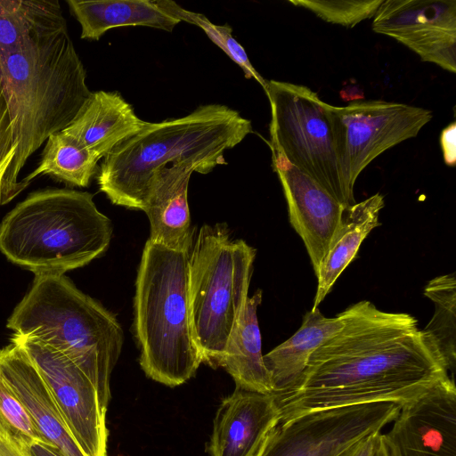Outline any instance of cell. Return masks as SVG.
I'll list each match as a JSON object with an SVG mask.
<instances>
[{
	"mask_svg": "<svg viewBox=\"0 0 456 456\" xmlns=\"http://www.w3.org/2000/svg\"><path fill=\"white\" fill-rule=\"evenodd\" d=\"M0 456H33L31 445L0 415Z\"/></svg>",
	"mask_w": 456,
	"mask_h": 456,
	"instance_id": "f546056e",
	"label": "cell"
},
{
	"mask_svg": "<svg viewBox=\"0 0 456 456\" xmlns=\"http://www.w3.org/2000/svg\"><path fill=\"white\" fill-rule=\"evenodd\" d=\"M31 452L33 456H61L55 451L38 444L31 446Z\"/></svg>",
	"mask_w": 456,
	"mask_h": 456,
	"instance_id": "e575fe53",
	"label": "cell"
},
{
	"mask_svg": "<svg viewBox=\"0 0 456 456\" xmlns=\"http://www.w3.org/2000/svg\"><path fill=\"white\" fill-rule=\"evenodd\" d=\"M39 370L73 436L88 456H109L106 411L88 377L66 355L37 339L13 334Z\"/></svg>",
	"mask_w": 456,
	"mask_h": 456,
	"instance_id": "30bf717a",
	"label": "cell"
},
{
	"mask_svg": "<svg viewBox=\"0 0 456 456\" xmlns=\"http://www.w3.org/2000/svg\"><path fill=\"white\" fill-rule=\"evenodd\" d=\"M401 404L380 402L299 415L280 422L256 456H337L359 440L393 422Z\"/></svg>",
	"mask_w": 456,
	"mask_h": 456,
	"instance_id": "9c48e42d",
	"label": "cell"
},
{
	"mask_svg": "<svg viewBox=\"0 0 456 456\" xmlns=\"http://www.w3.org/2000/svg\"><path fill=\"white\" fill-rule=\"evenodd\" d=\"M194 168L187 164L163 167L152 176L144 212L149 240L171 249L189 252L193 240L188 187Z\"/></svg>",
	"mask_w": 456,
	"mask_h": 456,
	"instance_id": "e0dca14e",
	"label": "cell"
},
{
	"mask_svg": "<svg viewBox=\"0 0 456 456\" xmlns=\"http://www.w3.org/2000/svg\"><path fill=\"white\" fill-rule=\"evenodd\" d=\"M374 456H394L392 450L387 444L383 434H380L378 447Z\"/></svg>",
	"mask_w": 456,
	"mask_h": 456,
	"instance_id": "836d02e7",
	"label": "cell"
},
{
	"mask_svg": "<svg viewBox=\"0 0 456 456\" xmlns=\"http://www.w3.org/2000/svg\"><path fill=\"white\" fill-rule=\"evenodd\" d=\"M384 435L394 456H456V387L446 377L401 406Z\"/></svg>",
	"mask_w": 456,
	"mask_h": 456,
	"instance_id": "4fadbf2b",
	"label": "cell"
},
{
	"mask_svg": "<svg viewBox=\"0 0 456 456\" xmlns=\"http://www.w3.org/2000/svg\"><path fill=\"white\" fill-rule=\"evenodd\" d=\"M339 95L344 101H355L364 98L363 90L357 85L345 86L339 92Z\"/></svg>",
	"mask_w": 456,
	"mask_h": 456,
	"instance_id": "d6a6232c",
	"label": "cell"
},
{
	"mask_svg": "<svg viewBox=\"0 0 456 456\" xmlns=\"http://www.w3.org/2000/svg\"><path fill=\"white\" fill-rule=\"evenodd\" d=\"M253 132L250 120L222 104L199 106L186 116L148 122L103 158L99 189L115 205L144 210L153 175L187 164L200 174L226 165L224 152Z\"/></svg>",
	"mask_w": 456,
	"mask_h": 456,
	"instance_id": "7a4b0ae2",
	"label": "cell"
},
{
	"mask_svg": "<svg viewBox=\"0 0 456 456\" xmlns=\"http://www.w3.org/2000/svg\"><path fill=\"white\" fill-rule=\"evenodd\" d=\"M271 147L344 207L355 203L342 173L343 124L336 106L305 86L269 80Z\"/></svg>",
	"mask_w": 456,
	"mask_h": 456,
	"instance_id": "ba28073f",
	"label": "cell"
},
{
	"mask_svg": "<svg viewBox=\"0 0 456 456\" xmlns=\"http://www.w3.org/2000/svg\"><path fill=\"white\" fill-rule=\"evenodd\" d=\"M164 9L180 21H185L200 28L208 37L224 53L240 67L246 78H254L264 88L266 80L251 64L245 49L232 36V28L228 24L212 23L204 14L188 11L171 0H160Z\"/></svg>",
	"mask_w": 456,
	"mask_h": 456,
	"instance_id": "484cf974",
	"label": "cell"
},
{
	"mask_svg": "<svg viewBox=\"0 0 456 456\" xmlns=\"http://www.w3.org/2000/svg\"><path fill=\"white\" fill-rule=\"evenodd\" d=\"M273 167L282 185L291 226L302 239L315 275L345 208L321 185L271 147Z\"/></svg>",
	"mask_w": 456,
	"mask_h": 456,
	"instance_id": "5bb4252c",
	"label": "cell"
},
{
	"mask_svg": "<svg viewBox=\"0 0 456 456\" xmlns=\"http://www.w3.org/2000/svg\"><path fill=\"white\" fill-rule=\"evenodd\" d=\"M343 326V313L335 317H325L318 308L306 313L296 333L263 356L273 384V394L291 387L304 371L311 354Z\"/></svg>",
	"mask_w": 456,
	"mask_h": 456,
	"instance_id": "7402d4cb",
	"label": "cell"
},
{
	"mask_svg": "<svg viewBox=\"0 0 456 456\" xmlns=\"http://www.w3.org/2000/svg\"><path fill=\"white\" fill-rule=\"evenodd\" d=\"M0 370L52 450L61 456H88L73 436L37 366L21 346L11 342L0 349Z\"/></svg>",
	"mask_w": 456,
	"mask_h": 456,
	"instance_id": "2e32d148",
	"label": "cell"
},
{
	"mask_svg": "<svg viewBox=\"0 0 456 456\" xmlns=\"http://www.w3.org/2000/svg\"><path fill=\"white\" fill-rule=\"evenodd\" d=\"M0 415L4 420L32 446L50 444L38 432L32 417L0 370Z\"/></svg>",
	"mask_w": 456,
	"mask_h": 456,
	"instance_id": "f1b7e54d",
	"label": "cell"
},
{
	"mask_svg": "<svg viewBox=\"0 0 456 456\" xmlns=\"http://www.w3.org/2000/svg\"><path fill=\"white\" fill-rule=\"evenodd\" d=\"M372 29L403 44L421 61L456 72L455 0H384Z\"/></svg>",
	"mask_w": 456,
	"mask_h": 456,
	"instance_id": "7c38bea8",
	"label": "cell"
},
{
	"mask_svg": "<svg viewBox=\"0 0 456 456\" xmlns=\"http://www.w3.org/2000/svg\"><path fill=\"white\" fill-rule=\"evenodd\" d=\"M440 145L444 163L449 167L456 164V123L452 122L444 127L440 135Z\"/></svg>",
	"mask_w": 456,
	"mask_h": 456,
	"instance_id": "4dcf8cb0",
	"label": "cell"
},
{
	"mask_svg": "<svg viewBox=\"0 0 456 456\" xmlns=\"http://www.w3.org/2000/svg\"><path fill=\"white\" fill-rule=\"evenodd\" d=\"M67 4L81 27L82 39L98 40L108 30L126 26L172 31L181 22L160 0H67Z\"/></svg>",
	"mask_w": 456,
	"mask_h": 456,
	"instance_id": "ffe728a7",
	"label": "cell"
},
{
	"mask_svg": "<svg viewBox=\"0 0 456 456\" xmlns=\"http://www.w3.org/2000/svg\"><path fill=\"white\" fill-rule=\"evenodd\" d=\"M256 249L232 240L225 224H204L189 251L188 293L194 341L217 367L248 297Z\"/></svg>",
	"mask_w": 456,
	"mask_h": 456,
	"instance_id": "52a82bcc",
	"label": "cell"
},
{
	"mask_svg": "<svg viewBox=\"0 0 456 456\" xmlns=\"http://www.w3.org/2000/svg\"><path fill=\"white\" fill-rule=\"evenodd\" d=\"M281 415L273 394L236 386L219 405L209 444L211 456H256Z\"/></svg>",
	"mask_w": 456,
	"mask_h": 456,
	"instance_id": "9a60e30c",
	"label": "cell"
},
{
	"mask_svg": "<svg viewBox=\"0 0 456 456\" xmlns=\"http://www.w3.org/2000/svg\"><path fill=\"white\" fill-rule=\"evenodd\" d=\"M6 327L70 359L92 381L107 410L110 375L124 335L115 315L100 303L80 291L64 274L35 275Z\"/></svg>",
	"mask_w": 456,
	"mask_h": 456,
	"instance_id": "277c9868",
	"label": "cell"
},
{
	"mask_svg": "<svg viewBox=\"0 0 456 456\" xmlns=\"http://www.w3.org/2000/svg\"><path fill=\"white\" fill-rule=\"evenodd\" d=\"M342 313L344 326L311 354L297 382L273 394L280 422L338 407L403 405L449 376L435 341L412 315L367 300Z\"/></svg>",
	"mask_w": 456,
	"mask_h": 456,
	"instance_id": "6da1fadb",
	"label": "cell"
},
{
	"mask_svg": "<svg viewBox=\"0 0 456 456\" xmlns=\"http://www.w3.org/2000/svg\"><path fill=\"white\" fill-rule=\"evenodd\" d=\"M189 252L148 240L135 281L134 330L145 374L175 387L196 373L202 358L194 341L188 293Z\"/></svg>",
	"mask_w": 456,
	"mask_h": 456,
	"instance_id": "8992f818",
	"label": "cell"
},
{
	"mask_svg": "<svg viewBox=\"0 0 456 456\" xmlns=\"http://www.w3.org/2000/svg\"><path fill=\"white\" fill-rule=\"evenodd\" d=\"M147 123L118 92L97 91L61 132L100 160Z\"/></svg>",
	"mask_w": 456,
	"mask_h": 456,
	"instance_id": "ac0fdd59",
	"label": "cell"
},
{
	"mask_svg": "<svg viewBox=\"0 0 456 456\" xmlns=\"http://www.w3.org/2000/svg\"><path fill=\"white\" fill-rule=\"evenodd\" d=\"M384 0H289L295 6L314 12L326 22L353 28L361 21L373 18Z\"/></svg>",
	"mask_w": 456,
	"mask_h": 456,
	"instance_id": "4316f807",
	"label": "cell"
},
{
	"mask_svg": "<svg viewBox=\"0 0 456 456\" xmlns=\"http://www.w3.org/2000/svg\"><path fill=\"white\" fill-rule=\"evenodd\" d=\"M16 152L9 111L0 86V206L12 200L31 183L25 178L18 180L14 172Z\"/></svg>",
	"mask_w": 456,
	"mask_h": 456,
	"instance_id": "83f0119b",
	"label": "cell"
},
{
	"mask_svg": "<svg viewBox=\"0 0 456 456\" xmlns=\"http://www.w3.org/2000/svg\"><path fill=\"white\" fill-rule=\"evenodd\" d=\"M98 161L61 131L49 136L38 167L24 178L31 182L39 175H47L73 186L86 187L98 171Z\"/></svg>",
	"mask_w": 456,
	"mask_h": 456,
	"instance_id": "cb8c5ba5",
	"label": "cell"
},
{
	"mask_svg": "<svg viewBox=\"0 0 456 456\" xmlns=\"http://www.w3.org/2000/svg\"><path fill=\"white\" fill-rule=\"evenodd\" d=\"M66 31L58 0H0V54Z\"/></svg>",
	"mask_w": 456,
	"mask_h": 456,
	"instance_id": "603a6c76",
	"label": "cell"
},
{
	"mask_svg": "<svg viewBox=\"0 0 456 456\" xmlns=\"http://www.w3.org/2000/svg\"><path fill=\"white\" fill-rule=\"evenodd\" d=\"M384 206V196L376 193L345 208L316 274L318 285L313 309L318 308L338 276L354 260L367 235L380 224L379 216Z\"/></svg>",
	"mask_w": 456,
	"mask_h": 456,
	"instance_id": "d6986e66",
	"label": "cell"
},
{
	"mask_svg": "<svg viewBox=\"0 0 456 456\" xmlns=\"http://www.w3.org/2000/svg\"><path fill=\"white\" fill-rule=\"evenodd\" d=\"M380 434H371L359 440L337 456H374Z\"/></svg>",
	"mask_w": 456,
	"mask_h": 456,
	"instance_id": "1f68e13d",
	"label": "cell"
},
{
	"mask_svg": "<svg viewBox=\"0 0 456 456\" xmlns=\"http://www.w3.org/2000/svg\"><path fill=\"white\" fill-rule=\"evenodd\" d=\"M456 281L454 273L431 280L424 289L426 297L435 304V314L423 330L435 341L447 370L456 364Z\"/></svg>",
	"mask_w": 456,
	"mask_h": 456,
	"instance_id": "d4e9b609",
	"label": "cell"
},
{
	"mask_svg": "<svg viewBox=\"0 0 456 456\" xmlns=\"http://www.w3.org/2000/svg\"><path fill=\"white\" fill-rule=\"evenodd\" d=\"M337 110L344 133L342 173L352 194L359 175L374 159L416 137L433 117L421 107L381 100L354 102Z\"/></svg>",
	"mask_w": 456,
	"mask_h": 456,
	"instance_id": "8fae6325",
	"label": "cell"
},
{
	"mask_svg": "<svg viewBox=\"0 0 456 456\" xmlns=\"http://www.w3.org/2000/svg\"><path fill=\"white\" fill-rule=\"evenodd\" d=\"M111 234L93 194L48 188L31 192L4 216L0 251L35 275L64 274L102 256Z\"/></svg>",
	"mask_w": 456,
	"mask_h": 456,
	"instance_id": "5b68a950",
	"label": "cell"
},
{
	"mask_svg": "<svg viewBox=\"0 0 456 456\" xmlns=\"http://www.w3.org/2000/svg\"><path fill=\"white\" fill-rule=\"evenodd\" d=\"M261 301V289L248 297L217 367L224 368L232 377L236 386L263 394H273V384L264 362L256 314Z\"/></svg>",
	"mask_w": 456,
	"mask_h": 456,
	"instance_id": "44dd1931",
	"label": "cell"
},
{
	"mask_svg": "<svg viewBox=\"0 0 456 456\" xmlns=\"http://www.w3.org/2000/svg\"><path fill=\"white\" fill-rule=\"evenodd\" d=\"M69 32L0 54V86L17 145V176L50 135L70 125L91 94Z\"/></svg>",
	"mask_w": 456,
	"mask_h": 456,
	"instance_id": "3957f363",
	"label": "cell"
}]
</instances>
